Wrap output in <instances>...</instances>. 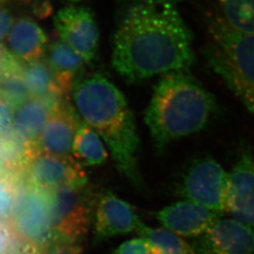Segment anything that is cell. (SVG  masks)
I'll list each match as a JSON object with an SVG mask.
<instances>
[{"label":"cell","instance_id":"cell-1","mask_svg":"<svg viewBox=\"0 0 254 254\" xmlns=\"http://www.w3.org/2000/svg\"><path fill=\"white\" fill-rule=\"evenodd\" d=\"M195 61L179 0H117L112 64L124 79L136 84L190 71Z\"/></svg>","mask_w":254,"mask_h":254},{"label":"cell","instance_id":"cell-2","mask_svg":"<svg viewBox=\"0 0 254 254\" xmlns=\"http://www.w3.org/2000/svg\"><path fill=\"white\" fill-rule=\"evenodd\" d=\"M73 109L107 144L119 173L139 190L140 139L136 120L124 93L100 73H83L72 88Z\"/></svg>","mask_w":254,"mask_h":254},{"label":"cell","instance_id":"cell-3","mask_svg":"<svg viewBox=\"0 0 254 254\" xmlns=\"http://www.w3.org/2000/svg\"><path fill=\"white\" fill-rule=\"evenodd\" d=\"M216 108L215 97L190 71L164 74L146 109V126L154 147L162 151L173 141L200 132Z\"/></svg>","mask_w":254,"mask_h":254},{"label":"cell","instance_id":"cell-4","mask_svg":"<svg viewBox=\"0 0 254 254\" xmlns=\"http://www.w3.org/2000/svg\"><path fill=\"white\" fill-rule=\"evenodd\" d=\"M204 22L206 63L254 116V33L230 27L218 11L206 13Z\"/></svg>","mask_w":254,"mask_h":254},{"label":"cell","instance_id":"cell-5","mask_svg":"<svg viewBox=\"0 0 254 254\" xmlns=\"http://www.w3.org/2000/svg\"><path fill=\"white\" fill-rule=\"evenodd\" d=\"M48 194L55 238L78 243L89 231L95 204L87 185L64 187Z\"/></svg>","mask_w":254,"mask_h":254},{"label":"cell","instance_id":"cell-6","mask_svg":"<svg viewBox=\"0 0 254 254\" xmlns=\"http://www.w3.org/2000/svg\"><path fill=\"white\" fill-rule=\"evenodd\" d=\"M228 173L212 157L196 159L183 172L176 184V193L185 200L223 216Z\"/></svg>","mask_w":254,"mask_h":254},{"label":"cell","instance_id":"cell-7","mask_svg":"<svg viewBox=\"0 0 254 254\" xmlns=\"http://www.w3.org/2000/svg\"><path fill=\"white\" fill-rule=\"evenodd\" d=\"M9 218V226L16 238L39 254L55 239L48 193L26 185L22 190H19Z\"/></svg>","mask_w":254,"mask_h":254},{"label":"cell","instance_id":"cell-8","mask_svg":"<svg viewBox=\"0 0 254 254\" xmlns=\"http://www.w3.org/2000/svg\"><path fill=\"white\" fill-rule=\"evenodd\" d=\"M26 185L37 190L51 193L61 188L88 184L81 165L73 156L64 157L38 152L23 175Z\"/></svg>","mask_w":254,"mask_h":254},{"label":"cell","instance_id":"cell-9","mask_svg":"<svg viewBox=\"0 0 254 254\" xmlns=\"http://www.w3.org/2000/svg\"><path fill=\"white\" fill-rule=\"evenodd\" d=\"M55 30L66 45L91 64L98 53L100 34L90 8L69 6L60 9L54 17Z\"/></svg>","mask_w":254,"mask_h":254},{"label":"cell","instance_id":"cell-10","mask_svg":"<svg viewBox=\"0 0 254 254\" xmlns=\"http://www.w3.org/2000/svg\"><path fill=\"white\" fill-rule=\"evenodd\" d=\"M225 207L233 218L254 230V150L244 149L228 173Z\"/></svg>","mask_w":254,"mask_h":254},{"label":"cell","instance_id":"cell-11","mask_svg":"<svg viewBox=\"0 0 254 254\" xmlns=\"http://www.w3.org/2000/svg\"><path fill=\"white\" fill-rule=\"evenodd\" d=\"M143 225L134 206L112 191H104L98 196L93 215V239L96 243L115 236L136 234Z\"/></svg>","mask_w":254,"mask_h":254},{"label":"cell","instance_id":"cell-12","mask_svg":"<svg viewBox=\"0 0 254 254\" xmlns=\"http://www.w3.org/2000/svg\"><path fill=\"white\" fill-rule=\"evenodd\" d=\"M191 246L198 254H254V230L235 218H220Z\"/></svg>","mask_w":254,"mask_h":254},{"label":"cell","instance_id":"cell-13","mask_svg":"<svg viewBox=\"0 0 254 254\" xmlns=\"http://www.w3.org/2000/svg\"><path fill=\"white\" fill-rule=\"evenodd\" d=\"M79 116L69 103L62 101L51 110L46 126L38 138L40 152L59 156H72L73 140L81 123Z\"/></svg>","mask_w":254,"mask_h":254},{"label":"cell","instance_id":"cell-14","mask_svg":"<svg viewBox=\"0 0 254 254\" xmlns=\"http://www.w3.org/2000/svg\"><path fill=\"white\" fill-rule=\"evenodd\" d=\"M165 229L178 236L197 238L222 216L190 200L177 201L155 213Z\"/></svg>","mask_w":254,"mask_h":254},{"label":"cell","instance_id":"cell-15","mask_svg":"<svg viewBox=\"0 0 254 254\" xmlns=\"http://www.w3.org/2000/svg\"><path fill=\"white\" fill-rule=\"evenodd\" d=\"M8 52L22 64L41 60L46 54L48 37L34 20L21 17L16 20L7 37Z\"/></svg>","mask_w":254,"mask_h":254},{"label":"cell","instance_id":"cell-16","mask_svg":"<svg viewBox=\"0 0 254 254\" xmlns=\"http://www.w3.org/2000/svg\"><path fill=\"white\" fill-rule=\"evenodd\" d=\"M45 56L61 91L67 95L72 91L75 80L84 73L86 62L61 40L49 44Z\"/></svg>","mask_w":254,"mask_h":254},{"label":"cell","instance_id":"cell-17","mask_svg":"<svg viewBox=\"0 0 254 254\" xmlns=\"http://www.w3.org/2000/svg\"><path fill=\"white\" fill-rule=\"evenodd\" d=\"M22 74L31 98L46 101L51 109L63 101L65 95L61 91L46 60L41 59L23 64Z\"/></svg>","mask_w":254,"mask_h":254},{"label":"cell","instance_id":"cell-18","mask_svg":"<svg viewBox=\"0 0 254 254\" xmlns=\"http://www.w3.org/2000/svg\"><path fill=\"white\" fill-rule=\"evenodd\" d=\"M50 113L51 108L46 101L30 98L14 111L12 127L28 141L37 144Z\"/></svg>","mask_w":254,"mask_h":254},{"label":"cell","instance_id":"cell-19","mask_svg":"<svg viewBox=\"0 0 254 254\" xmlns=\"http://www.w3.org/2000/svg\"><path fill=\"white\" fill-rule=\"evenodd\" d=\"M72 156L82 167L100 166L109 157L101 136L83 121L74 136Z\"/></svg>","mask_w":254,"mask_h":254},{"label":"cell","instance_id":"cell-20","mask_svg":"<svg viewBox=\"0 0 254 254\" xmlns=\"http://www.w3.org/2000/svg\"><path fill=\"white\" fill-rule=\"evenodd\" d=\"M23 64L9 54L5 71L0 75V96L13 111L31 98L22 74Z\"/></svg>","mask_w":254,"mask_h":254},{"label":"cell","instance_id":"cell-21","mask_svg":"<svg viewBox=\"0 0 254 254\" xmlns=\"http://www.w3.org/2000/svg\"><path fill=\"white\" fill-rule=\"evenodd\" d=\"M218 12L236 30L254 33V0H217Z\"/></svg>","mask_w":254,"mask_h":254},{"label":"cell","instance_id":"cell-22","mask_svg":"<svg viewBox=\"0 0 254 254\" xmlns=\"http://www.w3.org/2000/svg\"><path fill=\"white\" fill-rule=\"evenodd\" d=\"M136 235L152 242L162 254H198L191 244L165 228L155 229L144 224Z\"/></svg>","mask_w":254,"mask_h":254},{"label":"cell","instance_id":"cell-23","mask_svg":"<svg viewBox=\"0 0 254 254\" xmlns=\"http://www.w3.org/2000/svg\"><path fill=\"white\" fill-rule=\"evenodd\" d=\"M10 173H0V219L9 218L18 197L19 187Z\"/></svg>","mask_w":254,"mask_h":254},{"label":"cell","instance_id":"cell-24","mask_svg":"<svg viewBox=\"0 0 254 254\" xmlns=\"http://www.w3.org/2000/svg\"><path fill=\"white\" fill-rule=\"evenodd\" d=\"M111 254H162L155 246L143 237L131 239L119 246Z\"/></svg>","mask_w":254,"mask_h":254},{"label":"cell","instance_id":"cell-25","mask_svg":"<svg viewBox=\"0 0 254 254\" xmlns=\"http://www.w3.org/2000/svg\"><path fill=\"white\" fill-rule=\"evenodd\" d=\"M40 254H82V251L76 242L55 238Z\"/></svg>","mask_w":254,"mask_h":254},{"label":"cell","instance_id":"cell-26","mask_svg":"<svg viewBox=\"0 0 254 254\" xmlns=\"http://www.w3.org/2000/svg\"><path fill=\"white\" fill-rule=\"evenodd\" d=\"M13 116V109L0 96V136H3L12 127Z\"/></svg>","mask_w":254,"mask_h":254},{"label":"cell","instance_id":"cell-27","mask_svg":"<svg viewBox=\"0 0 254 254\" xmlns=\"http://www.w3.org/2000/svg\"><path fill=\"white\" fill-rule=\"evenodd\" d=\"M14 22L11 11L8 8L0 5V46L7 39Z\"/></svg>","mask_w":254,"mask_h":254},{"label":"cell","instance_id":"cell-28","mask_svg":"<svg viewBox=\"0 0 254 254\" xmlns=\"http://www.w3.org/2000/svg\"><path fill=\"white\" fill-rule=\"evenodd\" d=\"M15 236L9 225L0 222V254H8L12 247V237Z\"/></svg>","mask_w":254,"mask_h":254},{"label":"cell","instance_id":"cell-29","mask_svg":"<svg viewBox=\"0 0 254 254\" xmlns=\"http://www.w3.org/2000/svg\"><path fill=\"white\" fill-rule=\"evenodd\" d=\"M9 53L0 46V75L5 71L9 62Z\"/></svg>","mask_w":254,"mask_h":254},{"label":"cell","instance_id":"cell-30","mask_svg":"<svg viewBox=\"0 0 254 254\" xmlns=\"http://www.w3.org/2000/svg\"><path fill=\"white\" fill-rule=\"evenodd\" d=\"M64 1H67V2H71V3H77V2H80L81 0H64Z\"/></svg>","mask_w":254,"mask_h":254},{"label":"cell","instance_id":"cell-31","mask_svg":"<svg viewBox=\"0 0 254 254\" xmlns=\"http://www.w3.org/2000/svg\"><path fill=\"white\" fill-rule=\"evenodd\" d=\"M20 1H22L23 3H30V2H32L33 0H20Z\"/></svg>","mask_w":254,"mask_h":254},{"label":"cell","instance_id":"cell-32","mask_svg":"<svg viewBox=\"0 0 254 254\" xmlns=\"http://www.w3.org/2000/svg\"><path fill=\"white\" fill-rule=\"evenodd\" d=\"M6 1H8V0H0V5H2L3 3H5Z\"/></svg>","mask_w":254,"mask_h":254},{"label":"cell","instance_id":"cell-33","mask_svg":"<svg viewBox=\"0 0 254 254\" xmlns=\"http://www.w3.org/2000/svg\"><path fill=\"white\" fill-rule=\"evenodd\" d=\"M28 254H37V253H35V252H32V253H29Z\"/></svg>","mask_w":254,"mask_h":254}]
</instances>
